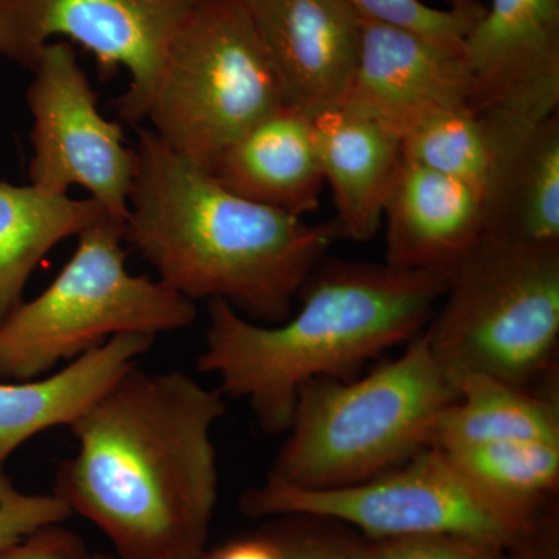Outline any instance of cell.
I'll return each mask as SVG.
<instances>
[{"instance_id":"obj_1","label":"cell","mask_w":559,"mask_h":559,"mask_svg":"<svg viewBox=\"0 0 559 559\" xmlns=\"http://www.w3.org/2000/svg\"><path fill=\"white\" fill-rule=\"evenodd\" d=\"M226 396L182 370L124 371L69 426L53 495L120 559H202L219 496L212 432Z\"/></svg>"},{"instance_id":"obj_2","label":"cell","mask_w":559,"mask_h":559,"mask_svg":"<svg viewBox=\"0 0 559 559\" xmlns=\"http://www.w3.org/2000/svg\"><path fill=\"white\" fill-rule=\"evenodd\" d=\"M138 171L123 223L127 245L187 299L219 300L277 325L331 246L336 223L308 224L226 189L212 171L140 130Z\"/></svg>"},{"instance_id":"obj_3","label":"cell","mask_w":559,"mask_h":559,"mask_svg":"<svg viewBox=\"0 0 559 559\" xmlns=\"http://www.w3.org/2000/svg\"><path fill=\"white\" fill-rule=\"evenodd\" d=\"M448 283L436 272L325 259L301 286L300 310L277 325L209 301L198 369L218 378L224 396L245 400L264 432L285 433L307 382L345 380L366 360L414 340Z\"/></svg>"},{"instance_id":"obj_4","label":"cell","mask_w":559,"mask_h":559,"mask_svg":"<svg viewBox=\"0 0 559 559\" xmlns=\"http://www.w3.org/2000/svg\"><path fill=\"white\" fill-rule=\"evenodd\" d=\"M459 399L425 333L356 381L319 378L297 395L270 479L290 487H347L426 450L441 412Z\"/></svg>"},{"instance_id":"obj_5","label":"cell","mask_w":559,"mask_h":559,"mask_svg":"<svg viewBox=\"0 0 559 559\" xmlns=\"http://www.w3.org/2000/svg\"><path fill=\"white\" fill-rule=\"evenodd\" d=\"M423 330L452 384L487 377L533 390L554 381L559 344V245L484 237L452 272Z\"/></svg>"},{"instance_id":"obj_6","label":"cell","mask_w":559,"mask_h":559,"mask_svg":"<svg viewBox=\"0 0 559 559\" xmlns=\"http://www.w3.org/2000/svg\"><path fill=\"white\" fill-rule=\"evenodd\" d=\"M49 286L0 323V381L46 377L110 337L189 329L193 300L127 267L123 223L105 216L80 234Z\"/></svg>"},{"instance_id":"obj_7","label":"cell","mask_w":559,"mask_h":559,"mask_svg":"<svg viewBox=\"0 0 559 559\" xmlns=\"http://www.w3.org/2000/svg\"><path fill=\"white\" fill-rule=\"evenodd\" d=\"M240 506L250 518L344 522L370 540L451 535L527 547L551 536L544 516L492 499L437 448H426L403 465L347 487L297 488L266 477L242 496Z\"/></svg>"},{"instance_id":"obj_8","label":"cell","mask_w":559,"mask_h":559,"mask_svg":"<svg viewBox=\"0 0 559 559\" xmlns=\"http://www.w3.org/2000/svg\"><path fill=\"white\" fill-rule=\"evenodd\" d=\"M285 105L241 0H198L168 47L145 120L168 148L212 170Z\"/></svg>"},{"instance_id":"obj_9","label":"cell","mask_w":559,"mask_h":559,"mask_svg":"<svg viewBox=\"0 0 559 559\" xmlns=\"http://www.w3.org/2000/svg\"><path fill=\"white\" fill-rule=\"evenodd\" d=\"M198 0H0V58L35 69L55 40L94 55L102 80L130 73L117 98L120 120L138 124L156 90L168 47Z\"/></svg>"},{"instance_id":"obj_10","label":"cell","mask_w":559,"mask_h":559,"mask_svg":"<svg viewBox=\"0 0 559 559\" xmlns=\"http://www.w3.org/2000/svg\"><path fill=\"white\" fill-rule=\"evenodd\" d=\"M28 84L33 156L28 183L51 194L80 187L124 223L138 154L124 143L123 128L97 106V92L66 40L47 44Z\"/></svg>"},{"instance_id":"obj_11","label":"cell","mask_w":559,"mask_h":559,"mask_svg":"<svg viewBox=\"0 0 559 559\" xmlns=\"http://www.w3.org/2000/svg\"><path fill=\"white\" fill-rule=\"evenodd\" d=\"M463 55L471 109L511 124L559 114V0H485Z\"/></svg>"},{"instance_id":"obj_12","label":"cell","mask_w":559,"mask_h":559,"mask_svg":"<svg viewBox=\"0 0 559 559\" xmlns=\"http://www.w3.org/2000/svg\"><path fill=\"white\" fill-rule=\"evenodd\" d=\"M473 79L462 49L364 21L358 62L340 105L403 139L426 117L469 106Z\"/></svg>"},{"instance_id":"obj_13","label":"cell","mask_w":559,"mask_h":559,"mask_svg":"<svg viewBox=\"0 0 559 559\" xmlns=\"http://www.w3.org/2000/svg\"><path fill=\"white\" fill-rule=\"evenodd\" d=\"M283 102L305 116L336 108L353 72L364 21L345 0H241Z\"/></svg>"},{"instance_id":"obj_14","label":"cell","mask_w":559,"mask_h":559,"mask_svg":"<svg viewBox=\"0 0 559 559\" xmlns=\"http://www.w3.org/2000/svg\"><path fill=\"white\" fill-rule=\"evenodd\" d=\"M382 221L389 266L451 277L484 237V197L401 153Z\"/></svg>"},{"instance_id":"obj_15","label":"cell","mask_w":559,"mask_h":559,"mask_svg":"<svg viewBox=\"0 0 559 559\" xmlns=\"http://www.w3.org/2000/svg\"><path fill=\"white\" fill-rule=\"evenodd\" d=\"M489 117L498 124L499 148L484 193V235L559 245V114L535 124Z\"/></svg>"},{"instance_id":"obj_16","label":"cell","mask_w":559,"mask_h":559,"mask_svg":"<svg viewBox=\"0 0 559 559\" xmlns=\"http://www.w3.org/2000/svg\"><path fill=\"white\" fill-rule=\"evenodd\" d=\"M210 171L238 197L301 218L325 186L312 119L288 105L235 140Z\"/></svg>"},{"instance_id":"obj_17","label":"cell","mask_w":559,"mask_h":559,"mask_svg":"<svg viewBox=\"0 0 559 559\" xmlns=\"http://www.w3.org/2000/svg\"><path fill=\"white\" fill-rule=\"evenodd\" d=\"M156 337L128 333L32 381H0V473L22 444L72 425L150 352Z\"/></svg>"},{"instance_id":"obj_18","label":"cell","mask_w":559,"mask_h":559,"mask_svg":"<svg viewBox=\"0 0 559 559\" xmlns=\"http://www.w3.org/2000/svg\"><path fill=\"white\" fill-rule=\"evenodd\" d=\"M325 183L333 190L341 238L369 241L382 223L385 198L401 160V139L342 106L312 117Z\"/></svg>"},{"instance_id":"obj_19","label":"cell","mask_w":559,"mask_h":559,"mask_svg":"<svg viewBox=\"0 0 559 559\" xmlns=\"http://www.w3.org/2000/svg\"><path fill=\"white\" fill-rule=\"evenodd\" d=\"M108 215L92 198L0 179V323L24 301L25 285L47 253Z\"/></svg>"},{"instance_id":"obj_20","label":"cell","mask_w":559,"mask_h":559,"mask_svg":"<svg viewBox=\"0 0 559 559\" xmlns=\"http://www.w3.org/2000/svg\"><path fill=\"white\" fill-rule=\"evenodd\" d=\"M459 399L441 412L429 448L448 451L498 441L559 443L557 388L533 392L487 377L457 381Z\"/></svg>"},{"instance_id":"obj_21","label":"cell","mask_w":559,"mask_h":559,"mask_svg":"<svg viewBox=\"0 0 559 559\" xmlns=\"http://www.w3.org/2000/svg\"><path fill=\"white\" fill-rule=\"evenodd\" d=\"M443 452L477 488L511 509L544 516L557 496L559 443L498 441Z\"/></svg>"},{"instance_id":"obj_22","label":"cell","mask_w":559,"mask_h":559,"mask_svg":"<svg viewBox=\"0 0 559 559\" xmlns=\"http://www.w3.org/2000/svg\"><path fill=\"white\" fill-rule=\"evenodd\" d=\"M499 148V130L469 106L440 110L401 139L406 159L479 190L484 197Z\"/></svg>"},{"instance_id":"obj_23","label":"cell","mask_w":559,"mask_h":559,"mask_svg":"<svg viewBox=\"0 0 559 559\" xmlns=\"http://www.w3.org/2000/svg\"><path fill=\"white\" fill-rule=\"evenodd\" d=\"M360 20L428 36L463 50L484 7L447 9L425 0H345Z\"/></svg>"},{"instance_id":"obj_24","label":"cell","mask_w":559,"mask_h":559,"mask_svg":"<svg viewBox=\"0 0 559 559\" xmlns=\"http://www.w3.org/2000/svg\"><path fill=\"white\" fill-rule=\"evenodd\" d=\"M362 559H557L554 536L527 547H507L462 536L436 535L360 543Z\"/></svg>"},{"instance_id":"obj_25","label":"cell","mask_w":559,"mask_h":559,"mask_svg":"<svg viewBox=\"0 0 559 559\" xmlns=\"http://www.w3.org/2000/svg\"><path fill=\"white\" fill-rule=\"evenodd\" d=\"M72 511L57 496L27 495L0 473V549L24 539L40 527L60 524Z\"/></svg>"},{"instance_id":"obj_26","label":"cell","mask_w":559,"mask_h":559,"mask_svg":"<svg viewBox=\"0 0 559 559\" xmlns=\"http://www.w3.org/2000/svg\"><path fill=\"white\" fill-rule=\"evenodd\" d=\"M87 555L90 550L81 536L62 522L40 527L0 549V559H86Z\"/></svg>"},{"instance_id":"obj_27","label":"cell","mask_w":559,"mask_h":559,"mask_svg":"<svg viewBox=\"0 0 559 559\" xmlns=\"http://www.w3.org/2000/svg\"><path fill=\"white\" fill-rule=\"evenodd\" d=\"M286 559H362L360 543L314 533L280 535Z\"/></svg>"},{"instance_id":"obj_28","label":"cell","mask_w":559,"mask_h":559,"mask_svg":"<svg viewBox=\"0 0 559 559\" xmlns=\"http://www.w3.org/2000/svg\"><path fill=\"white\" fill-rule=\"evenodd\" d=\"M202 559H286L285 547L275 535L246 536L207 550Z\"/></svg>"},{"instance_id":"obj_29","label":"cell","mask_w":559,"mask_h":559,"mask_svg":"<svg viewBox=\"0 0 559 559\" xmlns=\"http://www.w3.org/2000/svg\"><path fill=\"white\" fill-rule=\"evenodd\" d=\"M433 5L432 2L443 3L447 9H466V7H484L485 0H425Z\"/></svg>"},{"instance_id":"obj_30","label":"cell","mask_w":559,"mask_h":559,"mask_svg":"<svg viewBox=\"0 0 559 559\" xmlns=\"http://www.w3.org/2000/svg\"><path fill=\"white\" fill-rule=\"evenodd\" d=\"M86 559H120L119 557H116V555L110 554H91L87 555Z\"/></svg>"}]
</instances>
